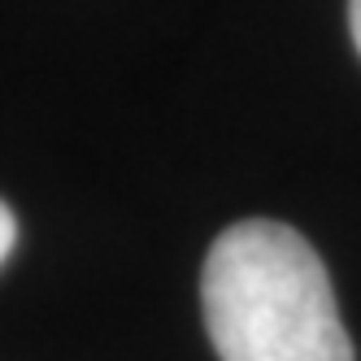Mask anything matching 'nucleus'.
Instances as JSON below:
<instances>
[{
    "label": "nucleus",
    "instance_id": "obj_3",
    "mask_svg": "<svg viewBox=\"0 0 361 361\" xmlns=\"http://www.w3.org/2000/svg\"><path fill=\"white\" fill-rule=\"evenodd\" d=\"M348 22H353V44L361 53V0H348Z\"/></svg>",
    "mask_w": 361,
    "mask_h": 361
},
{
    "label": "nucleus",
    "instance_id": "obj_2",
    "mask_svg": "<svg viewBox=\"0 0 361 361\" xmlns=\"http://www.w3.org/2000/svg\"><path fill=\"white\" fill-rule=\"evenodd\" d=\"M13 240H18V222H13V214H9V204L0 200V262H5V257H9Z\"/></svg>",
    "mask_w": 361,
    "mask_h": 361
},
{
    "label": "nucleus",
    "instance_id": "obj_1",
    "mask_svg": "<svg viewBox=\"0 0 361 361\" xmlns=\"http://www.w3.org/2000/svg\"><path fill=\"white\" fill-rule=\"evenodd\" d=\"M200 305L222 361H353L322 257L283 222L226 226L204 257Z\"/></svg>",
    "mask_w": 361,
    "mask_h": 361
}]
</instances>
